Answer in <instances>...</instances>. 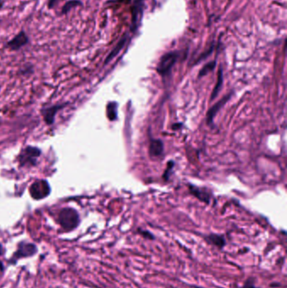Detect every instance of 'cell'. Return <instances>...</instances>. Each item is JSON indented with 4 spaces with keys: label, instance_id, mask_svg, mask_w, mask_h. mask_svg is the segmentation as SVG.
I'll return each mask as SVG.
<instances>
[{
    "label": "cell",
    "instance_id": "cell-1",
    "mask_svg": "<svg viewBox=\"0 0 287 288\" xmlns=\"http://www.w3.org/2000/svg\"><path fill=\"white\" fill-rule=\"evenodd\" d=\"M80 215L76 210L66 207L58 215V223L63 230L72 231L80 224Z\"/></svg>",
    "mask_w": 287,
    "mask_h": 288
},
{
    "label": "cell",
    "instance_id": "cell-2",
    "mask_svg": "<svg viewBox=\"0 0 287 288\" xmlns=\"http://www.w3.org/2000/svg\"><path fill=\"white\" fill-rule=\"evenodd\" d=\"M179 54L178 51H170L164 54L158 64L157 72L162 77H166L171 72L172 68L179 59Z\"/></svg>",
    "mask_w": 287,
    "mask_h": 288
},
{
    "label": "cell",
    "instance_id": "cell-3",
    "mask_svg": "<svg viewBox=\"0 0 287 288\" xmlns=\"http://www.w3.org/2000/svg\"><path fill=\"white\" fill-rule=\"evenodd\" d=\"M51 188L48 182L44 179H38L30 187V194L35 200H41L49 196Z\"/></svg>",
    "mask_w": 287,
    "mask_h": 288
},
{
    "label": "cell",
    "instance_id": "cell-4",
    "mask_svg": "<svg viewBox=\"0 0 287 288\" xmlns=\"http://www.w3.org/2000/svg\"><path fill=\"white\" fill-rule=\"evenodd\" d=\"M36 252H37V249H36V245L33 244L20 243L18 246L17 250L13 255V260L16 261L17 259H21V258L32 256L33 254H36Z\"/></svg>",
    "mask_w": 287,
    "mask_h": 288
},
{
    "label": "cell",
    "instance_id": "cell-5",
    "mask_svg": "<svg viewBox=\"0 0 287 288\" xmlns=\"http://www.w3.org/2000/svg\"><path fill=\"white\" fill-rule=\"evenodd\" d=\"M40 155H41V150L39 148H34V147H27L22 152L19 160H20L22 165H27V164L35 165L36 159Z\"/></svg>",
    "mask_w": 287,
    "mask_h": 288
},
{
    "label": "cell",
    "instance_id": "cell-6",
    "mask_svg": "<svg viewBox=\"0 0 287 288\" xmlns=\"http://www.w3.org/2000/svg\"><path fill=\"white\" fill-rule=\"evenodd\" d=\"M232 96V93H230L229 95H225L222 99H220L219 101L216 103L209 111H208L207 114H206V123L209 126H212L215 118L217 112H219L221 108L229 100L230 98Z\"/></svg>",
    "mask_w": 287,
    "mask_h": 288
},
{
    "label": "cell",
    "instance_id": "cell-7",
    "mask_svg": "<svg viewBox=\"0 0 287 288\" xmlns=\"http://www.w3.org/2000/svg\"><path fill=\"white\" fill-rule=\"evenodd\" d=\"M28 41H29V38L25 34V32L22 31V32L18 33L12 40H10L8 42L7 46L9 48L11 49L13 51H18L21 47L25 46L28 43Z\"/></svg>",
    "mask_w": 287,
    "mask_h": 288
},
{
    "label": "cell",
    "instance_id": "cell-8",
    "mask_svg": "<svg viewBox=\"0 0 287 288\" xmlns=\"http://www.w3.org/2000/svg\"><path fill=\"white\" fill-rule=\"evenodd\" d=\"M164 143L160 139H151L149 154L152 158H157L164 153Z\"/></svg>",
    "mask_w": 287,
    "mask_h": 288
},
{
    "label": "cell",
    "instance_id": "cell-9",
    "mask_svg": "<svg viewBox=\"0 0 287 288\" xmlns=\"http://www.w3.org/2000/svg\"><path fill=\"white\" fill-rule=\"evenodd\" d=\"M189 188H190V192L194 196H196V198L199 199L200 201H203V202H205V203H210V194L205 192V190L200 189L199 187H195V186H190Z\"/></svg>",
    "mask_w": 287,
    "mask_h": 288
},
{
    "label": "cell",
    "instance_id": "cell-10",
    "mask_svg": "<svg viewBox=\"0 0 287 288\" xmlns=\"http://www.w3.org/2000/svg\"><path fill=\"white\" fill-rule=\"evenodd\" d=\"M205 240L211 245H214L219 249H222L226 245V240L222 235L212 233V234L208 235L205 237Z\"/></svg>",
    "mask_w": 287,
    "mask_h": 288
},
{
    "label": "cell",
    "instance_id": "cell-11",
    "mask_svg": "<svg viewBox=\"0 0 287 288\" xmlns=\"http://www.w3.org/2000/svg\"><path fill=\"white\" fill-rule=\"evenodd\" d=\"M61 106H55V107H49L43 112V116L45 121L48 125L54 123V117H55L58 110L61 109Z\"/></svg>",
    "mask_w": 287,
    "mask_h": 288
},
{
    "label": "cell",
    "instance_id": "cell-12",
    "mask_svg": "<svg viewBox=\"0 0 287 288\" xmlns=\"http://www.w3.org/2000/svg\"><path fill=\"white\" fill-rule=\"evenodd\" d=\"M126 42V37H123V38L121 39V41H119L118 44L116 45V47L111 51V54H109V56L107 57V59H106V62H105L106 64H107L109 62H111V61L112 60V59H113V58L121 51V49L123 48Z\"/></svg>",
    "mask_w": 287,
    "mask_h": 288
},
{
    "label": "cell",
    "instance_id": "cell-13",
    "mask_svg": "<svg viewBox=\"0 0 287 288\" xmlns=\"http://www.w3.org/2000/svg\"><path fill=\"white\" fill-rule=\"evenodd\" d=\"M117 107L116 102H111L107 106V116L110 121H115L117 117Z\"/></svg>",
    "mask_w": 287,
    "mask_h": 288
},
{
    "label": "cell",
    "instance_id": "cell-14",
    "mask_svg": "<svg viewBox=\"0 0 287 288\" xmlns=\"http://www.w3.org/2000/svg\"><path fill=\"white\" fill-rule=\"evenodd\" d=\"M222 82H223V76H222V68H220L219 71H218V77H217V85H215V87L213 89V94H212V98L211 99H214L219 94L220 90L222 89Z\"/></svg>",
    "mask_w": 287,
    "mask_h": 288
},
{
    "label": "cell",
    "instance_id": "cell-15",
    "mask_svg": "<svg viewBox=\"0 0 287 288\" xmlns=\"http://www.w3.org/2000/svg\"><path fill=\"white\" fill-rule=\"evenodd\" d=\"M81 5V2L79 0H70L68 2L66 3L65 5H63L62 13L63 15H65L67 13L69 12L73 8L77 7L79 5Z\"/></svg>",
    "mask_w": 287,
    "mask_h": 288
},
{
    "label": "cell",
    "instance_id": "cell-16",
    "mask_svg": "<svg viewBox=\"0 0 287 288\" xmlns=\"http://www.w3.org/2000/svg\"><path fill=\"white\" fill-rule=\"evenodd\" d=\"M216 67V62H210V63H207L206 65L204 66L201 70H200V73H199V77H201L203 76L206 75L207 73H210L211 71H213Z\"/></svg>",
    "mask_w": 287,
    "mask_h": 288
},
{
    "label": "cell",
    "instance_id": "cell-17",
    "mask_svg": "<svg viewBox=\"0 0 287 288\" xmlns=\"http://www.w3.org/2000/svg\"><path fill=\"white\" fill-rule=\"evenodd\" d=\"M138 232L140 233L143 238L147 239V240H154V236L151 232L147 230H143V229H138Z\"/></svg>",
    "mask_w": 287,
    "mask_h": 288
},
{
    "label": "cell",
    "instance_id": "cell-18",
    "mask_svg": "<svg viewBox=\"0 0 287 288\" xmlns=\"http://www.w3.org/2000/svg\"><path fill=\"white\" fill-rule=\"evenodd\" d=\"M174 167V163L173 162H169L168 164V168H167V170H165V173L164 174V179H169V174L170 171H171L172 168Z\"/></svg>",
    "mask_w": 287,
    "mask_h": 288
},
{
    "label": "cell",
    "instance_id": "cell-19",
    "mask_svg": "<svg viewBox=\"0 0 287 288\" xmlns=\"http://www.w3.org/2000/svg\"><path fill=\"white\" fill-rule=\"evenodd\" d=\"M60 1H62V0H48L47 6H48L49 9H53V8L55 7L56 5H58V3Z\"/></svg>",
    "mask_w": 287,
    "mask_h": 288
},
{
    "label": "cell",
    "instance_id": "cell-20",
    "mask_svg": "<svg viewBox=\"0 0 287 288\" xmlns=\"http://www.w3.org/2000/svg\"><path fill=\"white\" fill-rule=\"evenodd\" d=\"M243 288H257L255 286H254V283H253V281H246V283L244 285V287Z\"/></svg>",
    "mask_w": 287,
    "mask_h": 288
},
{
    "label": "cell",
    "instance_id": "cell-21",
    "mask_svg": "<svg viewBox=\"0 0 287 288\" xmlns=\"http://www.w3.org/2000/svg\"><path fill=\"white\" fill-rule=\"evenodd\" d=\"M3 253H4V251H3L2 245H0V255L3 254Z\"/></svg>",
    "mask_w": 287,
    "mask_h": 288
}]
</instances>
